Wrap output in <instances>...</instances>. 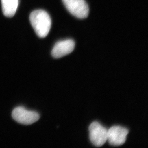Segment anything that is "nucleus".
Here are the masks:
<instances>
[{
  "mask_svg": "<svg viewBox=\"0 0 148 148\" xmlns=\"http://www.w3.org/2000/svg\"><path fill=\"white\" fill-rule=\"evenodd\" d=\"M62 1L67 10L74 16L79 19L88 16L89 9L85 0H62Z\"/></svg>",
  "mask_w": 148,
  "mask_h": 148,
  "instance_id": "obj_2",
  "label": "nucleus"
},
{
  "mask_svg": "<svg viewBox=\"0 0 148 148\" xmlns=\"http://www.w3.org/2000/svg\"><path fill=\"white\" fill-rule=\"evenodd\" d=\"M90 139L91 143L97 147L103 145L107 141L108 130L97 122L92 123L89 128Z\"/></svg>",
  "mask_w": 148,
  "mask_h": 148,
  "instance_id": "obj_3",
  "label": "nucleus"
},
{
  "mask_svg": "<svg viewBox=\"0 0 148 148\" xmlns=\"http://www.w3.org/2000/svg\"><path fill=\"white\" fill-rule=\"evenodd\" d=\"M3 14L7 17L14 16L18 8V0H1Z\"/></svg>",
  "mask_w": 148,
  "mask_h": 148,
  "instance_id": "obj_7",
  "label": "nucleus"
},
{
  "mask_svg": "<svg viewBox=\"0 0 148 148\" xmlns=\"http://www.w3.org/2000/svg\"><path fill=\"white\" fill-rule=\"evenodd\" d=\"M75 48V42L72 39H66L57 42L52 50V55L56 59L71 53Z\"/></svg>",
  "mask_w": 148,
  "mask_h": 148,
  "instance_id": "obj_6",
  "label": "nucleus"
},
{
  "mask_svg": "<svg viewBox=\"0 0 148 148\" xmlns=\"http://www.w3.org/2000/svg\"><path fill=\"white\" fill-rule=\"evenodd\" d=\"M129 130L120 126H113L108 130L107 141L112 146H119L124 144Z\"/></svg>",
  "mask_w": 148,
  "mask_h": 148,
  "instance_id": "obj_5",
  "label": "nucleus"
},
{
  "mask_svg": "<svg viewBox=\"0 0 148 148\" xmlns=\"http://www.w3.org/2000/svg\"><path fill=\"white\" fill-rule=\"evenodd\" d=\"M30 21L36 35L39 38L46 37L51 27V20L47 12L36 10L30 15Z\"/></svg>",
  "mask_w": 148,
  "mask_h": 148,
  "instance_id": "obj_1",
  "label": "nucleus"
},
{
  "mask_svg": "<svg viewBox=\"0 0 148 148\" xmlns=\"http://www.w3.org/2000/svg\"><path fill=\"white\" fill-rule=\"evenodd\" d=\"M12 117L20 124L29 125L38 121L40 116L37 112L27 110L23 107H17L13 110Z\"/></svg>",
  "mask_w": 148,
  "mask_h": 148,
  "instance_id": "obj_4",
  "label": "nucleus"
}]
</instances>
